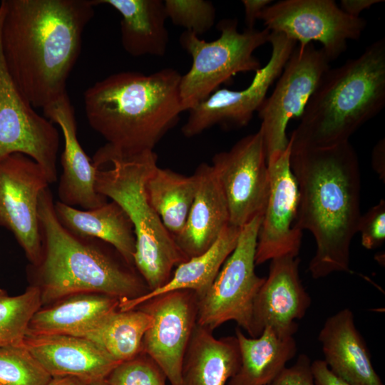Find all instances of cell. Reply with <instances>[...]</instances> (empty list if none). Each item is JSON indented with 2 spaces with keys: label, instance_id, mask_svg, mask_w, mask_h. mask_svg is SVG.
<instances>
[{
  "label": "cell",
  "instance_id": "d4e9b609",
  "mask_svg": "<svg viewBox=\"0 0 385 385\" xmlns=\"http://www.w3.org/2000/svg\"><path fill=\"white\" fill-rule=\"evenodd\" d=\"M59 222L71 232L101 240L113 246L134 265L135 237L133 227L123 208L114 201L90 210H79L60 201L54 202Z\"/></svg>",
  "mask_w": 385,
  "mask_h": 385
},
{
  "label": "cell",
  "instance_id": "6da1fadb",
  "mask_svg": "<svg viewBox=\"0 0 385 385\" xmlns=\"http://www.w3.org/2000/svg\"><path fill=\"white\" fill-rule=\"evenodd\" d=\"M1 47L6 68L33 108L67 93L93 0H1Z\"/></svg>",
  "mask_w": 385,
  "mask_h": 385
},
{
  "label": "cell",
  "instance_id": "277c9868",
  "mask_svg": "<svg viewBox=\"0 0 385 385\" xmlns=\"http://www.w3.org/2000/svg\"><path fill=\"white\" fill-rule=\"evenodd\" d=\"M38 214L41 258L38 265L31 266L42 306L78 294H101L120 302L150 292L135 265L113 246L76 235L62 225L48 187L39 195Z\"/></svg>",
  "mask_w": 385,
  "mask_h": 385
},
{
  "label": "cell",
  "instance_id": "7c38bea8",
  "mask_svg": "<svg viewBox=\"0 0 385 385\" xmlns=\"http://www.w3.org/2000/svg\"><path fill=\"white\" fill-rule=\"evenodd\" d=\"M3 6L0 1V31ZM59 133L53 123L38 114L10 76L0 41V161L19 153L37 163L49 183L57 180Z\"/></svg>",
  "mask_w": 385,
  "mask_h": 385
},
{
  "label": "cell",
  "instance_id": "603a6c76",
  "mask_svg": "<svg viewBox=\"0 0 385 385\" xmlns=\"http://www.w3.org/2000/svg\"><path fill=\"white\" fill-rule=\"evenodd\" d=\"M106 4L121 16L120 39L130 56H163L169 41L167 16L162 0H93Z\"/></svg>",
  "mask_w": 385,
  "mask_h": 385
},
{
  "label": "cell",
  "instance_id": "d590c367",
  "mask_svg": "<svg viewBox=\"0 0 385 385\" xmlns=\"http://www.w3.org/2000/svg\"><path fill=\"white\" fill-rule=\"evenodd\" d=\"M311 368L314 385H350L335 375L324 360H315Z\"/></svg>",
  "mask_w": 385,
  "mask_h": 385
},
{
  "label": "cell",
  "instance_id": "cb8c5ba5",
  "mask_svg": "<svg viewBox=\"0 0 385 385\" xmlns=\"http://www.w3.org/2000/svg\"><path fill=\"white\" fill-rule=\"evenodd\" d=\"M117 298L95 293L72 295L32 317L26 335L62 334L82 337L110 313L119 309Z\"/></svg>",
  "mask_w": 385,
  "mask_h": 385
},
{
  "label": "cell",
  "instance_id": "d6986e66",
  "mask_svg": "<svg viewBox=\"0 0 385 385\" xmlns=\"http://www.w3.org/2000/svg\"><path fill=\"white\" fill-rule=\"evenodd\" d=\"M23 344L53 377H75L88 384L106 379L119 363L91 340L76 336L26 335Z\"/></svg>",
  "mask_w": 385,
  "mask_h": 385
},
{
  "label": "cell",
  "instance_id": "5bb4252c",
  "mask_svg": "<svg viewBox=\"0 0 385 385\" xmlns=\"http://www.w3.org/2000/svg\"><path fill=\"white\" fill-rule=\"evenodd\" d=\"M49 184L41 167L24 154L0 161V225L13 233L33 266L41 258L38 197Z\"/></svg>",
  "mask_w": 385,
  "mask_h": 385
},
{
  "label": "cell",
  "instance_id": "8992f818",
  "mask_svg": "<svg viewBox=\"0 0 385 385\" xmlns=\"http://www.w3.org/2000/svg\"><path fill=\"white\" fill-rule=\"evenodd\" d=\"M96 191L118 204L128 216L135 237L134 265L150 292L165 284L173 270L188 258L150 204L145 183L158 166L146 151L131 155L95 156Z\"/></svg>",
  "mask_w": 385,
  "mask_h": 385
},
{
  "label": "cell",
  "instance_id": "ab89813d",
  "mask_svg": "<svg viewBox=\"0 0 385 385\" xmlns=\"http://www.w3.org/2000/svg\"><path fill=\"white\" fill-rule=\"evenodd\" d=\"M48 385H88L85 381L75 377H53Z\"/></svg>",
  "mask_w": 385,
  "mask_h": 385
},
{
  "label": "cell",
  "instance_id": "4316f807",
  "mask_svg": "<svg viewBox=\"0 0 385 385\" xmlns=\"http://www.w3.org/2000/svg\"><path fill=\"white\" fill-rule=\"evenodd\" d=\"M240 229L229 224L206 251L179 264L165 284L135 299L120 302L119 309H135L153 297L176 290H190L194 292L198 299L202 297L234 250Z\"/></svg>",
  "mask_w": 385,
  "mask_h": 385
},
{
  "label": "cell",
  "instance_id": "8d00e7d4",
  "mask_svg": "<svg viewBox=\"0 0 385 385\" xmlns=\"http://www.w3.org/2000/svg\"><path fill=\"white\" fill-rule=\"evenodd\" d=\"M273 1L271 0H242L245 11L246 29H254V26L262 10Z\"/></svg>",
  "mask_w": 385,
  "mask_h": 385
},
{
  "label": "cell",
  "instance_id": "b9f144b4",
  "mask_svg": "<svg viewBox=\"0 0 385 385\" xmlns=\"http://www.w3.org/2000/svg\"><path fill=\"white\" fill-rule=\"evenodd\" d=\"M3 292H5L2 289L0 288V294Z\"/></svg>",
  "mask_w": 385,
  "mask_h": 385
},
{
  "label": "cell",
  "instance_id": "4fadbf2b",
  "mask_svg": "<svg viewBox=\"0 0 385 385\" xmlns=\"http://www.w3.org/2000/svg\"><path fill=\"white\" fill-rule=\"evenodd\" d=\"M211 166L225 197L230 224L241 228L262 216L269 195L267 156L261 130L216 153Z\"/></svg>",
  "mask_w": 385,
  "mask_h": 385
},
{
  "label": "cell",
  "instance_id": "5b68a950",
  "mask_svg": "<svg viewBox=\"0 0 385 385\" xmlns=\"http://www.w3.org/2000/svg\"><path fill=\"white\" fill-rule=\"evenodd\" d=\"M385 106V38L344 64L329 68L289 138L292 149L324 148L349 141Z\"/></svg>",
  "mask_w": 385,
  "mask_h": 385
},
{
  "label": "cell",
  "instance_id": "74e56055",
  "mask_svg": "<svg viewBox=\"0 0 385 385\" xmlns=\"http://www.w3.org/2000/svg\"><path fill=\"white\" fill-rule=\"evenodd\" d=\"M383 1L384 0H342L339 6L347 15L357 18L360 17L363 11Z\"/></svg>",
  "mask_w": 385,
  "mask_h": 385
},
{
  "label": "cell",
  "instance_id": "30bf717a",
  "mask_svg": "<svg viewBox=\"0 0 385 385\" xmlns=\"http://www.w3.org/2000/svg\"><path fill=\"white\" fill-rule=\"evenodd\" d=\"M269 43L270 58L255 73L247 87L239 91L220 88L188 111L181 129L185 137L198 135L215 125L240 128L250 123L297 46V42L277 32H270Z\"/></svg>",
  "mask_w": 385,
  "mask_h": 385
},
{
  "label": "cell",
  "instance_id": "484cf974",
  "mask_svg": "<svg viewBox=\"0 0 385 385\" xmlns=\"http://www.w3.org/2000/svg\"><path fill=\"white\" fill-rule=\"evenodd\" d=\"M240 364L227 385H269L296 354L293 337L279 336L270 327L257 337H247L236 329Z\"/></svg>",
  "mask_w": 385,
  "mask_h": 385
},
{
  "label": "cell",
  "instance_id": "83f0119b",
  "mask_svg": "<svg viewBox=\"0 0 385 385\" xmlns=\"http://www.w3.org/2000/svg\"><path fill=\"white\" fill-rule=\"evenodd\" d=\"M196 190L194 173L187 176L158 165L146 181L148 200L173 238L185 226Z\"/></svg>",
  "mask_w": 385,
  "mask_h": 385
},
{
  "label": "cell",
  "instance_id": "f546056e",
  "mask_svg": "<svg viewBox=\"0 0 385 385\" xmlns=\"http://www.w3.org/2000/svg\"><path fill=\"white\" fill-rule=\"evenodd\" d=\"M42 307L41 291L29 286L22 294H0V347L23 342L34 314Z\"/></svg>",
  "mask_w": 385,
  "mask_h": 385
},
{
  "label": "cell",
  "instance_id": "44dd1931",
  "mask_svg": "<svg viewBox=\"0 0 385 385\" xmlns=\"http://www.w3.org/2000/svg\"><path fill=\"white\" fill-rule=\"evenodd\" d=\"M194 174L195 198L183 229L174 237L188 260L206 251L230 224L227 203L211 165L200 164Z\"/></svg>",
  "mask_w": 385,
  "mask_h": 385
},
{
  "label": "cell",
  "instance_id": "f35d334b",
  "mask_svg": "<svg viewBox=\"0 0 385 385\" xmlns=\"http://www.w3.org/2000/svg\"><path fill=\"white\" fill-rule=\"evenodd\" d=\"M384 140H381L376 145L372 153L373 166L381 178L384 177Z\"/></svg>",
  "mask_w": 385,
  "mask_h": 385
},
{
  "label": "cell",
  "instance_id": "836d02e7",
  "mask_svg": "<svg viewBox=\"0 0 385 385\" xmlns=\"http://www.w3.org/2000/svg\"><path fill=\"white\" fill-rule=\"evenodd\" d=\"M357 232L361 233V244L367 250L380 247L385 240V201L378 204L361 215L359 221Z\"/></svg>",
  "mask_w": 385,
  "mask_h": 385
},
{
  "label": "cell",
  "instance_id": "7a4b0ae2",
  "mask_svg": "<svg viewBox=\"0 0 385 385\" xmlns=\"http://www.w3.org/2000/svg\"><path fill=\"white\" fill-rule=\"evenodd\" d=\"M290 165L299 188L297 224L313 235L309 265L314 279L350 272V245L360 217L361 173L349 141L324 148L292 149Z\"/></svg>",
  "mask_w": 385,
  "mask_h": 385
},
{
  "label": "cell",
  "instance_id": "9a60e30c",
  "mask_svg": "<svg viewBox=\"0 0 385 385\" xmlns=\"http://www.w3.org/2000/svg\"><path fill=\"white\" fill-rule=\"evenodd\" d=\"M197 300L194 292L176 290L135 307L152 319L143 339L142 352L159 366L171 385H183V362L197 324Z\"/></svg>",
  "mask_w": 385,
  "mask_h": 385
},
{
  "label": "cell",
  "instance_id": "9c48e42d",
  "mask_svg": "<svg viewBox=\"0 0 385 385\" xmlns=\"http://www.w3.org/2000/svg\"><path fill=\"white\" fill-rule=\"evenodd\" d=\"M270 32L280 33L303 49L317 41L330 61L360 38L366 21L345 14L333 0H282L272 3L259 16Z\"/></svg>",
  "mask_w": 385,
  "mask_h": 385
},
{
  "label": "cell",
  "instance_id": "ba28073f",
  "mask_svg": "<svg viewBox=\"0 0 385 385\" xmlns=\"http://www.w3.org/2000/svg\"><path fill=\"white\" fill-rule=\"evenodd\" d=\"M262 216L240 229L237 245L207 292L197 300V324L212 331L235 321L255 337L253 307L265 277L255 273L257 235Z\"/></svg>",
  "mask_w": 385,
  "mask_h": 385
},
{
  "label": "cell",
  "instance_id": "8fae6325",
  "mask_svg": "<svg viewBox=\"0 0 385 385\" xmlns=\"http://www.w3.org/2000/svg\"><path fill=\"white\" fill-rule=\"evenodd\" d=\"M330 62L313 43L296 48L289 58L272 93L257 111L267 157L287 147L289 120L300 118Z\"/></svg>",
  "mask_w": 385,
  "mask_h": 385
},
{
  "label": "cell",
  "instance_id": "7402d4cb",
  "mask_svg": "<svg viewBox=\"0 0 385 385\" xmlns=\"http://www.w3.org/2000/svg\"><path fill=\"white\" fill-rule=\"evenodd\" d=\"M196 324L182 367L183 385H226L236 374L240 354L236 337L216 339Z\"/></svg>",
  "mask_w": 385,
  "mask_h": 385
},
{
  "label": "cell",
  "instance_id": "52a82bcc",
  "mask_svg": "<svg viewBox=\"0 0 385 385\" xmlns=\"http://www.w3.org/2000/svg\"><path fill=\"white\" fill-rule=\"evenodd\" d=\"M236 19L217 24L220 36L206 41L192 32L184 31L180 43L192 58L189 71L181 75L179 91L183 111H188L222 84L230 85L240 73L256 72L262 66L255 51L269 43L266 29H246L240 32Z\"/></svg>",
  "mask_w": 385,
  "mask_h": 385
},
{
  "label": "cell",
  "instance_id": "ac0fdd59",
  "mask_svg": "<svg viewBox=\"0 0 385 385\" xmlns=\"http://www.w3.org/2000/svg\"><path fill=\"white\" fill-rule=\"evenodd\" d=\"M45 117L58 124L63 133L64 148L61 163L59 201L83 210L98 207L107 202L95 188L98 168L83 150L77 137L74 108L68 93L43 109Z\"/></svg>",
  "mask_w": 385,
  "mask_h": 385
},
{
  "label": "cell",
  "instance_id": "ffe728a7",
  "mask_svg": "<svg viewBox=\"0 0 385 385\" xmlns=\"http://www.w3.org/2000/svg\"><path fill=\"white\" fill-rule=\"evenodd\" d=\"M318 339L324 361L338 377L350 385H384L373 367L369 351L349 309L328 317Z\"/></svg>",
  "mask_w": 385,
  "mask_h": 385
},
{
  "label": "cell",
  "instance_id": "1f68e13d",
  "mask_svg": "<svg viewBox=\"0 0 385 385\" xmlns=\"http://www.w3.org/2000/svg\"><path fill=\"white\" fill-rule=\"evenodd\" d=\"M168 19L172 23L198 36L207 32L214 26L216 9L206 0H165Z\"/></svg>",
  "mask_w": 385,
  "mask_h": 385
},
{
  "label": "cell",
  "instance_id": "2e32d148",
  "mask_svg": "<svg viewBox=\"0 0 385 385\" xmlns=\"http://www.w3.org/2000/svg\"><path fill=\"white\" fill-rule=\"evenodd\" d=\"M292 143L267 157L270 189L260 226L255 265L281 257H297L302 231L297 224L299 188L290 165Z\"/></svg>",
  "mask_w": 385,
  "mask_h": 385
},
{
  "label": "cell",
  "instance_id": "4dcf8cb0",
  "mask_svg": "<svg viewBox=\"0 0 385 385\" xmlns=\"http://www.w3.org/2000/svg\"><path fill=\"white\" fill-rule=\"evenodd\" d=\"M52 379L23 342L0 347V385H48Z\"/></svg>",
  "mask_w": 385,
  "mask_h": 385
},
{
  "label": "cell",
  "instance_id": "60d3db41",
  "mask_svg": "<svg viewBox=\"0 0 385 385\" xmlns=\"http://www.w3.org/2000/svg\"><path fill=\"white\" fill-rule=\"evenodd\" d=\"M88 385H108V384H107L106 379H101V380H98V381L91 382V383L88 384Z\"/></svg>",
  "mask_w": 385,
  "mask_h": 385
},
{
  "label": "cell",
  "instance_id": "e575fe53",
  "mask_svg": "<svg viewBox=\"0 0 385 385\" xmlns=\"http://www.w3.org/2000/svg\"><path fill=\"white\" fill-rule=\"evenodd\" d=\"M309 357L301 354L290 367H285L269 385H314Z\"/></svg>",
  "mask_w": 385,
  "mask_h": 385
},
{
  "label": "cell",
  "instance_id": "e0dca14e",
  "mask_svg": "<svg viewBox=\"0 0 385 385\" xmlns=\"http://www.w3.org/2000/svg\"><path fill=\"white\" fill-rule=\"evenodd\" d=\"M298 257L272 259L269 274L256 297L253 307L255 337L270 327L279 336L293 337L296 320L302 319L311 304L299 274Z\"/></svg>",
  "mask_w": 385,
  "mask_h": 385
},
{
  "label": "cell",
  "instance_id": "d6a6232c",
  "mask_svg": "<svg viewBox=\"0 0 385 385\" xmlns=\"http://www.w3.org/2000/svg\"><path fill=\"white\" fill-rule=\"evenodd\" d=\"M166 379L159 366L143 352L118 364L106 378L108 385H165Z\"/></svg>",
  "mask_w": 385,
  "mask_h": 385
},
{
  "label": "cell",
  "instance_id": "3957f363",
  "mask_svg": "<svg viewBox=\"0 0 385 385\" xmlns=\"http://www.w3.org/2000/svg\"><path fill=\"white\" fill-rule=\"evenodd\" d=\"M180 77L171 68L148 75L127 71L88 88L83 95L87 120L107 141L95 154L125 156L154 150L184 112Z\"/></svg>",
  "mask_w": 385,
  "mask_h": 385
},
{
  "label": "cell",
  "instance_id": "f1b7e54d",
  "mask_svg": "<svg viewBox=\"0 0 385 385\" xmlns=\"http://www.w3.org/2000/svg\"><path fill=\"white\" fill-rule=\"evenodd\" d=\"M151 322L150 316L138 308L118 309L81 337L91 340L113 360L120 363L142 352L143 339Z\"/></svg>",
  "mask_w": 385,
  "mask_h": 385
}]
</instances>
